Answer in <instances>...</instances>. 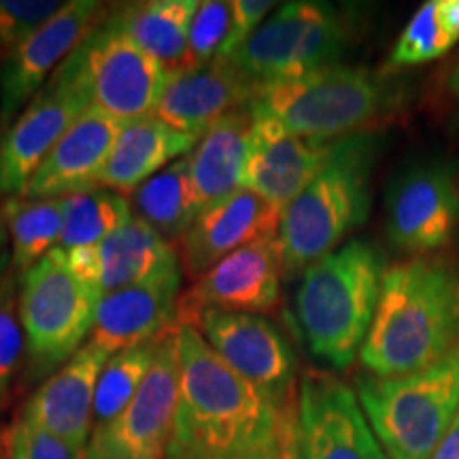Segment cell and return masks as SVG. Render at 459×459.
I'll use <instances>...</instances> for the list:
<instances>
[{"mask_svg": "<svg viewBox=\"0 0 459 459\" xmlns=\"http://www.w3.org/2000/svg\"><path fill=\"white\" fill-rule=\"evenodd\" d=\"M0 459H3V457H0Z\"/></svg>", "mask_w": 459, "mask_h": 459, "instance_id": "cell-44", "label": "cell"}, {"mask_svg": "<svg viewBox=\"0 0 459 459\" xmlns=\"http://www.w3.org/2000/svg\"><path fill=\"white\" fill-rule=\"evenodd\" d=\"M294 436L300 459H387L355 389L324 372L302 377Z\"/></svg>", "mask_w": 459, "mask_h": 459, "instance_id": "cell-12", "label": "cell"}, {"mask_svg": "<svg viewBox=\"0 0 459 459\" xmlns=\"http://www.w3.org/2000/svg\"><path fill=\"white\" fill-rule=\"evenodd\" d=\"M132 215L130 200L113 189L96 187L66 198L65 228L56 249H88L105 240Z\"/></svg>", "mask_w": 459, "mask_h": 459, "instance_id": "cell-29", "label": "cell"}, {"mask_svg": "<svg viewBox=\"0 0 459 459\" xmlns=\"http://www.w3.org/2000/svg\"><path fill=\"white\" fill-rule=\"evenodd\" d=\"M132 215L153 228L172 245L194 226L200 215V203L189 172V160L183 156L170 162L130 194Z\"/></svg>", "mask_w": 459, "mask_h": 459, "instance_id": "cell-27", "label": "cell"}, {"mask_svg": "<svg viewBox=\"0 0 459 459\" xmlns=\"http://www.w3.org/2000/svg\"><path fill=\"white\" fill-rule=\"evenodd\" d=\"M285 459H300V455H298V446H296V436H294V432H291L290 443H287Z\"/></svg>", "mask_w": 459, "mask_h": 459, "instance_id": "cell-42", "label": "cell"}, {"mask_svg": "<svg viewBox=\"0 0 459 459\" xmlns=\"http://www.w3.org/2000/svg\"><path fill=\"white\" fill-rule=\"evenodd\" d=\"M438 13L445 30L453 41H459V0H438Z\"/></svg>", "mask_w": 459, "mask_h": 459, "instance_id": "cell-39", "label": "cell"}, {"mask_svg": "<svg viewBox=\"0 0 459 459\" xmlns=\"http://www.w3.org/2000/svg\"><path fill=\"white\" fill-rule=\"evenodd\" d=\"M124 124L88 108L51 149L28 183L26 198H68L99 187V179Z\"/></svg>", "mask_w": 459, "mask_h": 459, "instance_id": "cell-22", "label": "cell"}, {"mask_svg": "<svg viewBox=\"0 0 459 459\" xmlns=\"http://www.w3.org/2000/svg\"><path fill=\"white\" fill-rule=\"evenodd\" d=\"M179 400L169 459H281L296 409L240 378L194 325L177 328Z\"/></svg>", "mask_w": 459, "mask_h": 459, "instance_id": "cell-1", "label": "cell"}, {"mask_svg": "<svg viewBox=\"0 0 459 459\" xmlns=\"http://www.w3.org/2000/svg\"><path fill=\"white\" fill-rule=\"evenodd\" d=\"M459 230V177L446 162L409 166L387 187L389 243L411 255L443 249Z\"/></svg>", "mask_w": 459, "mask_h": 459, "instance_id": "cell-11", "label": "cell"}, {"mask_svg": "<svg viewBox=\"0 0 459 459\" xmlns=\"http://www.w3.org/2000/svg\"><path fill=\"white\" fill-rule=\"evenodd\" d=\"M254 117L243 107L211 126L187 153L200 211L243 189V169L249 153Z\"/></svg>", "mask_w": 459, "mask_h": 459, "instance_id": "cell-24", "label": "cell"}, {"mask_svg": "<svg viewBox=\"0 0 459 459\" xmlns=\"http://www.w3.org/2000/svg\"><path fill=\"white\" fill-rule=\"evenodd\" d=\"M4 453L7 459H85V453L22 417L7 432Z\"/></svg>", "mask_w": 459, "mask_h": 459, "instance_id": "cell-36", "label": "cell"}, {"mask_svg": "<svg viewBox=\"0 0 459 459\" xmlns=\"http://www.w3.org/2000/svg\"><path fill=\"white\" fill-rule=\"evenodd\" d=\"M65 7V0H0V57L4 60Z\"/></svg>", "mask_w": 459, "mask_h": 459, "instance_id": "cell-35", "label": "cell"}, {"mask_svg": "<svg viewBox=\"0 0 459 459\" xmlns=\"http://www.w3.org/2000/svg\"><path fill=\"white\" fill-rule=\"evenodd\" d=\"M107 13L105 4L96 0H71L4 57L0 65V132L24 111Z\"/></svg>", "mask_w": 459, "mask_h": 459, "instance_id": "cell-15", "label": "cell"}, {"mask_svg": "<svg viewBox=\"0 0 459 459\" xmlns=\"http://www.w3.org/2000/svg\"><path fill=\"white\" fill-rule=\"evenodd\" d=\"M336 141L302 139L255 124L243 169V187L285 209L330 162Z\"/></svg>", "mask_w": 459, "mask_h": 459, "instance_id": "cell-21", "label": "cell"}, {"mask_svg": "<svg viewBox=\"0 0 459 459\" xmlns=\"http://www.w3.org/2000/svg\"><path fill=\"white\" fill-rule=\"evenodd\" d=\"M0 209L11 238L9 260L17 274H24L60 245L66 198L11 196Z\"/></svg>", "mask_w": 459, "mask_h": 459, "instance_id": "cell-28", "label": "cell"}, {"mask_svg": "<svg viewBox=\"0 0 459 459\" xmlns=\"http://www.w3.org/2000/svg\"><path fill=\"white\" fill-rule=\"evenodd\" d=\"M254 96V85L228 60H213L172 73L153 117L183 134L200 136L228 113L249 107Z\"/></svg>", "mask_w": 459, "mask_h": 459, "instance_id": "cell-20", "label": "cell"}, {"mask_svg": "<svg viewBox=\"0 0 459 459\" xmlns=\"http://www.w3.org/2000/svg\"><path fill=\"white\" fill-rule=\"evenodd\" d=\"M88 108L83 85L66 60L24 111L0 132V196H22L51 149Z\"/></svg>", "mask_w": 459, "mask_h": 459, "instance_id": "cell-10", "label": "cell"}, {"mask_svg": "<svg viewBox=\"0 0 459 459\" xmlns=\"http://www.w3.org/2000/svg\"><path fill=\"white\" fill-rule=\"evenodd\" d=\"M432 459H459V411L446 429L445 438L436 446Z\"/></svg>", "mask_w": 459, "mask_h": 459, "instance_id": "cell-38", "label": "cell"}, {"mask_svg": "<svg viewBox=\"0 0 459 459\" xmlns=\"http://www.w3.org/2000/svg\"><path fill=\"white\" fill-rule=\"evenodd\" d=\"M68 62L83 85L90 107L124 126L153 115L170 77L126 37L113 20V11L83 39Z\"/></svg>", "mask_w": 459, "mask_h": 459, "instance_id": "cell-8", "label": "cell"}, {"mask_svg": "<svg viewBox=\"0 0 459 459\" xmlns=\"http://www.w3.org/2000/svg\"><path fill=\"white\" fill-rule=\"evenodd\" d=\"M385 271L378 247L353 238L302 273L294 317L315 359L347 370L359 358Z\"/></svg>", "mask_w": 459, "mask_h": 459, "instance_id": "cell-3", "label": "cell"}, {"mask_svg": "<svg viewBox=\"0 0 459 459\" xmlns=\"http://www.w3.org/2000/svg\"><path fill=\"white\" fill-rule=\"evenodd\" d=\"M60 254L66 266L99 298L181 266L175 247L136 215H130L100 245Z\"/></svg>", "mask_w": 459, "mask_h": 459, "instance_id": "cell-17", "label": "cell"}, {"mask_svg": "<svg viewBox=\"0 0 459 459\" xmlns=\"http://www.w3.org/2000/svg\"><path fill=\"white\" fill-rule=\"evenodd\" d=\"M194 328L240 378L283 409H291L298 361L273 321L251 313L209 311Z\"/></svg>", "mask_w": 459, "mask_h": 459, "instance_id": "cell-14", "label": "cell"}, {"mask_svg": "<svg viewBox=\"0 0 459 459\" xmlns=\"http://www.w3.org/2000/svg\"><path fill=\"white\" fill-rule=\"evenodd\" d=\"M179 400L177 328L160 338L152 370L126 409L91 429L85 459H169Z\"/></svg>", "mask_w": 459, "mask_h": 459, "instance_id": "cell-9", "label": "cell"}, {"mask_svg": "<svg viewBox=\"0 0 459 459\" xmlns=\"http://www.w3.org/2000/svg\"><path fill=\"white\" fill-rule=\"evenodd\" d=\"M349 45V26L341 13L328 3H317V9L308 22L300 41V49L291 66L290 79L321 71L334 65H341V56Z\"/></svg>", "mask_w": 459, "mask_h": 459, "instance_id": "cell-32", "label": "cell"}, {"mask_svg": "<svg viewBox=\"0 0 459 459\" xmlns=\"http://www.w3.org/2000/svg\"><path fill=\"white\" fill-rule=\"evenodd\" d=\"M317 9L315 0L285 3L264 20L228 62L254 85L255 94L268 85L285 82L300 49V41L308 22Z\"/></svg>", "mask_w": 459, "mask_h": 459, "instance_id": "cell-25", "label": "cell"}, {"mask_svg": "<svg viewBox=\"0 0 459 459\" xmlns=\"http://www.w3.org/2000/svg\"><path fill=\"white\" fill-rule=\"evenodd\" d=\"M196 143L198 136L172 130L153 115L126 124L111 149L99 187L124 196L132 194L170 162L187 156Z\"/></svg>", "mask_w": 459, "mask_h": 459, "instance_id": "cell-23", "label": "cell"}, {"mask_svg": "<svg viewBox=\"0 0 459 459\" xmlns=\"http://www.w3.org/2000/svg\"><path fill=\"white\" fill-rule=\"evenodd\" d=\"M181 279L183 268L175 266L143 283L100 296L88 342L111 358L175 330Z\"/></svg>", "mask_w": 459, "mask_h": 459, "instance_id": "cell-16", "label": "cell"}, {"mask_svg": "<svg viewBox=\"0 0 459 459\" xmlns=\"http://www.w3.org/2000/svg\"><path fill=\"white\" fill-rule=\"evenodd\" d=\"M378 152L372 132L338 139L328 166L285 206L277 234L285 274H302L366 221Z\"/></svg>", "mask_w": 459, "mask_h": 459, "instance_id": "cell-5", "label": "cell"}, {"mask_svg": "<svg viewBox=\"0 0 459 459\" xmlns=\"http://www.w3.org/2000/svg\"><path fill=\"white\" fill-rule=\"evenodd\" d=\"M455 41L446 34L438 13V0H429L421 4L417 13L411 17L409 24L395 39L392 54H389V66L409 68L426 65L436 57L445 56Z\"/></svg>", "mask_w": 459, "mask_h": 459, "instance_id": "cell-33", "label": "cell"}, {"mask_svg": "<svg viewBox=\"0 0 459 459\" xmlns=\"http://www.w3.org/2000/svg\"><path fill=\"white\" fill-rule=\"evenodd\" d=\"M0 65H3V57H0Z\"/></svg>", "mask_w": 459, "mask_h": 459, "instance_id": "cell-43", "label": "cell"}, {"mask_svg": "<svg viewBox=\"0 0 459 459\" xmlns=\"http://www.w3.org/2000/svg\"><path fill=\"white\" fill-rule=\"evenodd\" d=\"M459 349V262L417 255L383 274L370 332L359 351L368 375L402 377Z\"/></svg>", "mask_w": 459, "mask_h": 459, "instance_id": "cell-2", "label": "cell"}, {"mask_svg": "<svg viewBox=\"0 0 459 459\" xmlns=\"http://www.w3.org/2000/svg\"><path fill=\"white\" fill-rule=\"evenodd\" d=\"M283 274L279 237L255 240L194 281L179 298L175 328L196 325L209 311L251 315L273 311L279 302Z\"/></svg>", "mask_w": 459, "mask_h": 459, "instance_id": "cell-13", "label": "cell"}, {"mask_svg": "<svg viewBox=\"0 0 459 459\" xmlns=\"http://www.w3.org/2000/svg\"><path fill=\"white\" fill-rule=\"evenodd\" d=\"M400 90L366 66L334 65L262 88L251 100L255 124L291 136L338 141L364 134L398 107Z\"/></svg>", "mask_w": 459, "mask_h": 459, "instance_id": "cell-4", "label": "cell"}, {"mask_svg": "<svg viewBox=\"0 0 459 459\" xmlns=\"http://www.w3.org/2000/svg\"><path fill=\"white\" fill-rule=\"evenodd\" d=\"M160 338L124 349L107 359L105 368L100 372L99 387H96L91 429L111 423L134 400L152 370Z\"/></svg>", "mask_w": 459, "mask_h": 459, "instance_id": "cell-30", "label": "cell"}, {"mask_svg": "<svg viewBox=\"0 0 459 459\" xmlns=\"http://www.w3.org/2000/svg\"><path fill=\"white\" fill-rule=\"evenodd\" d=\"M7 240H9V230H7V223H4V215H3V209H0V264H3L4 255H7Z\"/></svg>", "mask_w": 459, "mask_h": 459, "instance_id": "cell-41", "label": "cell"}, {"mask_svg": "<svg viewBox=\"0 0 459 459\" xmlns=\"http://www.w3.org/2000/svg\"><path fill=\"white\" fill-rule=\"evenodd\" d=\"M26 358V336L20 319V274L9 254L0 264V411L9 404Z\"/></svg>", "mask_w": 459, "mask_h": 459, "instance_id": "cell-31", "label": "cell"}, {"mask_svg": "<svg viewBox=\"0 0 459 459\" xmlns=\"http://www.w3.org/2000/svg\"><path fill=\"white\" fill-rule=\"evenodd\" d=\"M445 90H446V96H449V100L453 105V111H455L457 119H459V57L455 60V65L449 68V73H446Z\"/></svg>", "mask_w": 459, "mask_h": 459, "instance_id": "cell-40", "label": "cell"}, {"mask_svg": "<svg viewBox=\"0 0 459 459\" xmlns=\"http://www.w3.org/2000/svg\"><path fill=\"white\" fill-rule=\"evenodd\" d=\"M196 9V0H149L115 9L113 20L136 48L172 74L186 68L189 24Z\"/></svg>", "mask_w": 459, "mask_h": 459, "instance_id": "cell-26", "label": "cell"}, {"mask_svg": "<svg viewBox=\"0 0 459 459\" xmlns=\"http://www.w3.org/2000/svg\"><path fill=\"white\" fill-rule=\"evenodd\" d=\"M99 296L57 249L20 274V319L32 377L54 375L88 342Z\"/></svg>", "mask_w": 459, "mask_h": 459, "instance_id": "cell-7", "label": "cell"}, {"mask_svg": "<svg viewBox=\"0 0 459 459\" xmlns=\"http://www.w3.org/2000/svg\"><path fill=\"white\" fill-rule=\"evenodd\" d=\"M107 359L108 355L102 349L85 342L28 398L20 417L85 453L91 436L96 387Z\"/></svg>", "mask_w": 459, "mask_h": 459, "instance_id": "cell-19", "label": "cell"}, {"mask_svg": "<svg viewBox=\"0 0 459 459\" xmlns=\"http://www.w3.org/2000/svg\"><path fill=\"white\" fill-rule=\"evenodd\" d=\"M277 4L271 0H232V30L223 48L221 60H228L264 24V17Z\"/></svg>", "mask_w": 459, "mask_h": 459, "instance_id": "cell-37", "label": "cell"}, {"mask_svg": "<svg viewBox=\"0 0 459 459\" xmlns=\"http://www.w3.org/2000/svg\"><path fill=\"white\" fill-rule=\"evenodd\" d=\"M355 394L387 459H432L459 411V349L411 375H359Z\"/></svg>", "mask_w": 459, "mask_h": 459, "instance_id": "cell-6", "label": "cell"}, {"mask_svg": "<svg viewBox=\"0 0 459 459\" xmlns=\"http://www.w3.org/2000/svg\"><path fill=\"white\" fill-rule=\"evenodd\" d=\"M230 30H232V3L203 0L189 24L186 68L221 60Z\"/></svg>", "mask_w": 459, "mask_h": 459, "instance_id": "cell-34", "label": "cell"}, {"mask_svg": "<svg viewBox=\"0 0 459 459\" xmlns=\"http://www.w3.org/2000/svg\"><path fill=\"white\" fill-rule=\"evenodd\" d=\"M281 213L283 209L245 187L206 206L181 240L183 274L196 281L234 251L277 237Z\"/></svg>", "mask_w": 459, "mask_h": 459, "instance_id": "cell-18", "label": "cell"}]
</instances>
